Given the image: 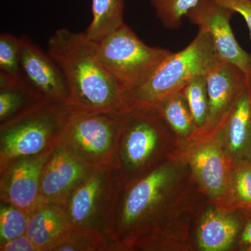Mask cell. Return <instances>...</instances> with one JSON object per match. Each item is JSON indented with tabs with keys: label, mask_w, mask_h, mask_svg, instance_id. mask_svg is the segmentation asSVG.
Masks as SVG:
<instances>
[{
	"label": "cell",
	"mask_w": 251,
	"mask_h": 251,
	"mask_svg": "<svg viewBox=\"0 0 251 251\" xmlns=\"http://www.w3.org/2000/svg\"><path fill=\"white\" fill-rule=\"evenodd\" d=\"M216 4L237 13L245 20L251 39V0H213Z\"/></svg>",
	"instance_id": "obj_27"
},
{
	"label": "cell",
	"mask_w": 251,
	"mask_h": 251,
	"mask_svg": "<svg viewBox=\"0 0 251 251\" xmlns=\"http://www.w3.org/2000/svg\"><path fill=\"white\" fill-rule=\"evenodd\" d=\"M176 155L188 163L193 179L206 199L220 206L233 168L224 148L220 126L211 131L196 133L180 145Z\"/></svg>",
	"instance_id": "obj_9"
},
{
	"label": "cell",
	"mask_w": 251,
	"mask_h": 251,
	"mask_svg": "<svg viewBox=\"0 0 251 251\" xmlns=\"http://www.w3.org/2000/svg\"><path fill=\"white\" fill-rule=\"evenodd\" d=\"M119 183L111 167L93 169L64 204L71 227L110 251L109 227Z\"/></svg>",
	"instance_id": "obj_6"
},
{
	"label": "cell",
	"mask_w": 251,
	"mask_h": 251,
	"mask_svg": "<svg viewBox=\"0 0 251 251\" xmlns=\"http://www.w3.org/2000/svg\"><path fill=\"white\" fill-rule=\"evenodd\" d=\"M20 63V38L11 34L0 36V80L22 76Z\"/></svg>",
	"instance_id": "obj_24"
},
{
	"label": "cell",
	"mask_w": 251,
	"mask_h": 251,
	"mask_svg": "<svg viewBox=\"0 0 251 251\" xmlns=\"http://www.w3.org/2000/svg\"><path fill=\"white\" fill-rule=\"evenodd\" d=\"M247 216L240 211L206 203L193 229L195 251H237Z\"/></svg>",
	"instance_id": "obj_11"
},
{
	"label": "cell",
	"mask_w": 251,
	"mask_h": 251,
	"mask_svg": "<svg viewBox=\"0 0 251 251\" xmlns=\"http://www.w3.org/2000/svg\"><path fill=\"white\" fill-rule=\"evenodd\" d=\"M192 113L197 133L202 132L209 117V97L204 75H198L185 85L181 90Z\"/></svg>",
	"instance_id": "obj_22"
},
{
	"label": "cell",
	"mask_w": 251,
	"mask_h": 251,
	"mask_svg": "<svg viewBox=\"0 0 251 251\" xmlns=\"http://www.w3.org/2000/svg\"><path fill=\"white\" fill-rule=\"evenodd\" d=\"M234 14L213 0H200L186 17L199 30L211 36L221 60L233 64L251 77V54L239 45L229 24Z\"/></svg>",
	"instance_id": "obj_10"
},
{
	"label": "cell",
	"mask_w": 251,
	"mask_h": 251,
	"mask_svg": "<svg viewBox=\"0 0 251 251\" xmlns=\"http://www.w3.org/2000/svg\"><path fill=\"white\" fill-rule=\"evenodd\" d=\"M97 44L104 65L125 90L147 80L173 53L146 45L125 23Z\"/></svg>",
	"instance_id": "obj_7"
},
{
	"label": "cell",
	"mask_w": 251,
	"mask_h": 251,
	"mask_svg": "<svg viewBox=\"0 0 251 251\" xmlns=\"http://www.w3.org/2000/svg\"><path fill=\"white\" fill-rule=\"evenodd\" d=\"M92 170L59 143L41 172L39 198L64 206Z\"/></svg>",
	"instance_id": "obj_13"
},
{
	"label": "cell",
	"mask_w": 251,
	"mask_h": 251,
	"mask_svg": "<svg viewBox=\"0 0 251 251\" xmlns=\"http://www.w3.org/2000/svg\"><path fill=\"white\" fill-rule=\"evenodd\" d=\"M75 112L67 102L43 99L26 111L0 123V171L16 158L54 150Z\"/></svg>",
	"instance_id": "obj_4"
},
{
	"label": "cell",
	"mask_w": 251,
	"mask_h": 251,
	"mask_svg": "<svg viewBox=\"0 0 251 251\" xmlns=\"http://www.w3.org/2000/svg\"><path fill=\"white\" fill-rule=\"evenodd\" d=\"M48 48L64 74L75 110L125 112V88L104 65L98 44L85 32L57 29L49 38Z\"/></svg>",
	"instance_id": "obj_2"
},
{
	"label": "cell",
	"mask_w": 251,
	"mask_h": 251,
	"mask_svg": "<svg viewBox=\"0 0 251 251\" xmlns=\"http://www.w3.org/2000/svg\"><path fill=\"white\" fill-rule=\"evenodd\" d=\"M200 0H150L157 16L166 27L177 29L183 18Z\"/></svg>",
	"instance_id": "obj_25"
},
{
	"label": "cell",
	"mask_w": 251,
	"mask_h": 251,
	"mask_svg": "<svg viewBox=\"0 0 251 251\" xmlns=\"http://www.w3.org/2000/svg\"><path fill=\"white\" fill-rule=\"evenodd\" d=\"M52 151L16 158L1 170L0 201L29 213L39 200L41 172Z\"/></svg>",
	"instance_id": "obj_12"
},
{
	"label": "cell",
	"mask_w": 251,
	"mask_h": 251,
	"mask_svg": "<svg viewBox=\"0 0 251 251\" xmlns=\"http://www.w3.org/2000/svg\"><path fill=\"white\" fill-rule=\"evenodd\" d=\"M71 228L64 205L39 198L29 212L26 234L39 251H51Z\"/></svg>",
	"instance_id": "obj_17"
},
{
	"label": "cell",
	"mask_w": 251,
	"mask_h": 251,
	"mask_svg": "<svg viewBox=\"0 0 251 251\" xmlns=\"http://www.w3.org/2000/svg\"><path fill=\"white\" fill-rule=\"evenodd\" d=\"M219 206L251 215V161L234 165L228 187Z\"/></svg>",
	"instance_id": "obj_21"
},
{
	"label": "cell",
	"mask_w": 251,
	"mask_h": 251,
	"mask_svg": "<svg viewBox=\"0 0 251 251\" xmlns=\"http://www.w3.org/2000/svg\"><path fill=\"white\" fill-rule=\"evenodd\" d=\"M232 164L251 161V78L219 125Z\"/></svg>",
	"instance_id": "obj_16"
},
{
	"label": "cell",
	"mask_w": 251,
	"mask_h": 251,
	"mask_svg": "<svg viewBox=\"0 0 251 251\" xmlns=\"http://www.w3.org/2000/svg\"><path fill=\"white\" fill-rule=\"evenodd\" d=\"M44 97L21 76L0 80V123L26 111Z\"/></svg>",
	"instance_id": "obj_18"
},
{
	"label": "cell",
	"mask_w": 251,
	"mask_h": 251,
	"mask_svg": "<svg viewBox=\"0 0 251 251\" xmlns=\"http://www.w3.org/2000/svg\"><path fill=\"white\" fill-rule=\"evenodd\" d=\"M51 251H105L97 241L71 228Z\"/></svg>",
	"instance_id": "obj_26"
},
{
	"label": "cell",
	"mask_w": 251,
	"mask_h": 251,
	"mask_svg": "<svg viewBox=\"0 0 251 251\" xmlns=\"http://www.w3.org/2000/svg\"><path fill=\"white\" fill-rule=\"evenodd\" d=\"M125 0H92V20L85 31L91 40L99 43L123 25Z\"/></svg>",
	"instance_id": "obj_20"
},
{
	"label": "cell",
	"mask_w": 251,
	"mask_h": 251,
	"mask_svg": "<svg viewBox=\"0 0 251 251\" xmlns=\"http://www.w3.org/2000/svg\"><path fill=\"white\" fill-rule=\"evenodd\" d=\"M29 213L9 203L0 204V244L24 235Z\"/></svg>",
	"instance_id": "obj_23"
},
{
	"label": "cell",
	"mask_w": 251,
	"mask_h": 251,
	"mask_svg": "<svg viewBox=\"0 0 251 251\" xmlns=\"http://www.w3.org/2000/svg\"><path fill=\"white\" fill-rule=\"evenodd\" d=\"M20 63L26 80L44 99L70 103L67 82L58 64L26 36L20 38Z\"/></svg>",
	"instance_id": "obj_14"
},
{
	"label": "cell",
	"mask_w": 251,
	"mask_h": 251,
	"mask_svg": "<svg viewBox=\"0 0 251 251\" xmlns=\"http://www.w3.org/2000/svg\"><path fill=\"white\" fill-rule=\"evenodd\" d=\"M152 108L174 132L180 145L192 138L197 133L192 113L181 91L162 99Z\"/></svg>",
	"instance_id": "obj_19"
},
{
	"label": "cell",
	"mask_w": 251,
	"mask_h": 251,
	"mask_svg": "<svg viewBox=\"0 0 251 251\" xmlns=\"http://www.w3.org/2000/svg\"><path fill=\"white\" fill-rule=\"evenodd\" d=\"M180 143L153 108H133L121 114L111 168L125 184L152 171L177 154Z\"/></svg>",
	"instance_id": "obj_3"
},
{
	"label": "cell",
	"mask_w": 251,
	"mask_h": 251,
	"mask_svg": "<svg viewBox=\"0 0 251 251\" xmlns=\"http://www.w3.org/2000/svg\"><path fill=\"white\" fill-rule=\"evenodd\" d=\"M237 251H251V215L247 216L238 241Z\"/></svg>",
	"instance_id": "obj_29"
},
{
	"label": "cell",
	"mask_w": 251,
	"mask_h": 251,
	"mask_svg": "<svg viewBox=\"0 0 251 251\" xmlns=\"http://www.w3.org/2000/svg\"><path fill=\"white\" fill-rule=\"evenodd\" d=\"M1 251H39L27 234L0 244Z\"/></svg>",
	"instance_id": "obj_28"
},
{
	"label": "cell",
	"mask_w": 251,
	"mask_h": 251,
	"mask_svg": "<svg viewBox=\"0 0 251 251\" xmlns=\"http://www.w3.org/2000/svg\"><path fill=\"white\" fill-rule=\"evenodd\" d=\"M219 60L211 36L199 30L189 45L168 56L147 80L125 90V111L153 108L162 99L182 90L194 77L205 75Z\"/></svg>",
	"instance_id": "obj_5"
},
{
	"label": "cell",
	"mask_w": 251,
	"mask_h": 251,
	"mask_svg": "<svg viewBox=\"0 0 251 251\" xmlns=\"http://www.w3.org/2000/svg\"><path fill=\"white\" fill-rule=\"evenodd\" d=\"M208 202L188 163L176 155L119 184L109 227L110 251H195L193 229Z\"/></svg>",
	"instance_id": "obj_1"
},
{
	"label": "cell",
	"mask_w": 251,
	"mask_h": 251,
	"mask_svg": "<svg viewBox=\"0 0 251 251\" xmlns=\"http://www.w3.org/2000/svg\"><path fill=\"white\" fill-rule=\"evenodd\" d=\"M204 77L209 97V117L205 128L200 133L211 131L219 126L251 78L236 66L221 59Z\"/></svg>",
	"instance_id": "obj_15"
},
{
	"label": "cell",
	"mask_w": 251,
	"mask_h": 251,
	"mask_svg": "<svg viewBox=\"0 0 251 251\" xmlns=\"http://www.w3.org/2000/svg\"><path fill=\"white\" fill-rule=\"evenodd\" d=\"M121 114L75 110L60 143L92 169L111 167Z\"/></svg>",
	"instance_id": "obj_8"
}]
</instances>
